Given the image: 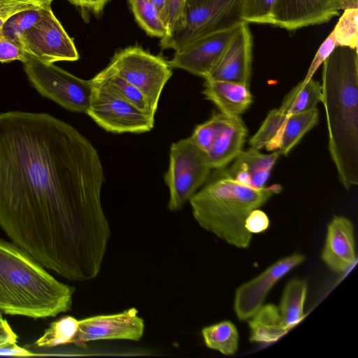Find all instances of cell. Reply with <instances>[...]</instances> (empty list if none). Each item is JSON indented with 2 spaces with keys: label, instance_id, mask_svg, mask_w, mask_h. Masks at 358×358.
I'll list each match as a JSON object with an SVG mask.
<instances>
[{
  "label": "cell",
  "instance_id": "cell-2",
  "mask_svg": "<svg viewBox=\"0 0 358 358\" xmlns=\"http://www.w3.org/2000/svg\"><path fill=\"white\" fill-rule=\"evenodd\" d=\"M322 64L321 103L329 152L341 183L349 191L358 185L357 48L336 46Z\"/></svg>",
  "mask_w": 358,
  "mask_h": 358
},
{
  "label": "cell",
  "instance_id": "cell-44",
  "mask_svg": "<svg viewBox=\"0 0 358 358\" xmlns=\"http://www.w3.org/2000/svg\"><path fill=\"white\" fill-rule=\"evenodd\" d=\"M15 0H0V6H3L4 4L10 3L12 1H14ZM39 2H42L44 3L51 4L53 0H35Z\"/></svg>",
  "mask_w": 358,
  "mask_h": 358
},
{
  "label": "cell",
  "instance_id": "cell-18",
  "mask_svg": "<svg viewBox=\"0 0 358 358\" xmlns=\"http://www.w3.org/2000/svg\"><path fill=\"white\" fill-rule=\"evenodd\" d=\"M203 94L212 101L220 113L228 117L240 116L252 103V95L243 84L215 80H205Z\"/></svg>",
  "mask_w": 358,
  "mask_h": 358
},
{
  "label": "cell",
  "instance_id": "cell-30",
  "mask_svg": "<svg viewBox=\"0 0 358 358\" xmlns=\"http://www.w3.org/2000/svg\"><path fill=\"white\" fill-rule=\"evenodd\" d=\"M227 118L221 113L213 114L210 119L196 127L191 138L200 149L206 152L222 131Z\"/></svg>",
  "mask_w": 358,
  "mask_h": 358
},
{
  "label": "cell",
  "instance_id": "cell-22",
  "mask_svg": "<svg viewBox=\"0 0 358 358\" xmlns=\"http://www.w3.org/2000/svg\"><path fill=\"white\" fill-rule=\"evenodd\" d=\"M322 101L321 83L313 78L306 83L302 80L284 97L279 109L289 115L313 110Z\"/></svg>",
  "mask_w": 358,
  "mask_h": 358
},
{
  "label": "cell",
  "instance_id": "cell-37",
  "mask_svg": "<svg viewBox=\"0 0 358 358\" xmlns=\"http://www.w3.org/2000/svg\"><path fill=\"white\" fill-rule=\"evenodd\" d=\"M270 225L267 215L259 208L250 213L245 222V227L250 234L265 231Z\"/></svg>",
  "mask_w": 358,
  "mask_h": 358
},
{
  "label": "cell",
  "instance_id": "cell-39",
  "mask_svg": "<svg viewBox=\"0 0 358 358\" xmlns=\"http://www.w3.org/2000/svg\"><path fill=\"white\" fill-rule=\"evenodd\" d=\"M36 355L17 345V343H6L0 345V356L29 357Z\"/></svg>",
  "mask_w": 358,
  "mask_h": 358
},
{
  "label": "cell",
  "instance_id": "cell-15",
  "mask_svg": "<svg viewBox=\"0 0 358 358\" xmlns=\"http://www.w3.org/2000/svg\"><path fill=\"white\" fill-rule=\"evenodd\" d=\"M341 0H275L272 24L294 31L338 15Z\"/></svg>",
  "mask_w": 358,
  "mask_h": 358
},
{
  "label": "cell",
  "instance_id": "cell-28",
  "mask_svg": "<svg viewBox=\"0 0 358 358\" xmlns=\"http://www.w3.org/2000/svg\"><path fill=\"white\" fill-rule=\"evenodd\" d=\"M287 116L279 108L271 110L258 130L250 138V148L257 150L264 148L266 150L270 151Z\"/></svg>",
  "mask_w": 358,
  "mask_h": 358
},
{
  "label": "cell",
  "instance_id": "cell-43",
  "mask_svg": "<svg viewBox=\"0 0 358 358\" xmlns=\"http://www.w3.org/2000/svg\"><path fill=\"white\" fill-rule=\"evenodd\" d=\"M212 1L213 0H186V8L203 5Z\"/></svg>",
  "mask_w": 358,
  "mask_h": 358
},
{
  "label": "cell",
  "instance_id": "cell-1",
  "mask_svg": "<svg viewBox=\"0 0 358 358\" xmlns=\"http://www.w3.org/2000/svg\"><path fill=\"white\" fill-rule=\"evenodd\" d=\"M104 180L96 150L73 126L47 113H0V227L68 280L100 272L110 235Z\"/></svg>",
  "mask_w": 358,
  "mask_h": 358
},
{
  "label": "cell",
  "instance_id": "cell-12",
  "mask_svg": "<svg viewBox=\"0 0 358 358\" xmlns=\"http://www.w3.org/2000/svg\"><path fill=\"white\" fill-rule=\"evenodd\" d=\"M239 24L203 36L176 50L168 62L170 66L206 79Z\"/></svg>",
  "mask_w": 358,
  "mask_h": 358
},
{
  "label": "cell",
  "instance_id": "cell-6",
  "mask_svg": "<svg viewBox=\"0 0 358 358\" xmlns=\"http://www.w3.org/2000/svg\"><path fill=\"white\" fill-rule=\"evenodd\" d=\"M23 64L29 83L43 96L66 110L87 113L93 93L91 80L81 79L53 63L30 57Z\"/></svg>",
  "mask_w": 358,
  "mask_h": 358
},
{
  "label": "cell",
  "instance_id": "cell-32",
  "mask_svg": "<svg viewBox=\"0 0 358 358\" xmlns=\"http://www.w3.org/2000/svg\"><path fill=\"white\" fill-rule=\"evenodd\" d=\"M275 0H241V13L246 23L271 24Z\"/></svg>",
  "mask_w": 358,
  "mask_h": 358
},
{
  "label": "cell",
  "instance_id": "cell-42",
  "mask_svg": "<svg viewBox=\"0 0 358 358\" xmlns=\"http://www.w3.org/2000/svg\"><path fill=\"white\" fill-rule=\"evenodd\" d=\"M340 9H358V0H341Z\"/></svg>",
  "mask_w": 358,
  "mask_h": 358
},
{
  "label": "cell",
  "instance_id": "cell-19",
  "mask_svg": "<svg viewBox=\"0 0 358 358\" xmlns=\"http://www.w3.org/2000/svg\"><path fill=\"white\" fill-rule=\"evenodd\" d=\"M248 130L240 116L227 118L220 135L206 152L212 169L220 170L243 150Z\"/></svg>",
  "mask_w": 358,
  "mask_h": 358
},
{
  "label": "cell",
  "instance_id": "cell-5",
  "mask_svg": "<svg viewBox=\"0 0 358 358\" xmlns=\"http://www.w3.org/2000/svg\"><path fill=\"white\" fill-rule=\"evenodd\" d=\"M210 168L206 153L191 137L172 143L164 181L169 190L168 208L176 211L209 179Z\"/></svg>",
  "mask_w": 358,
  "mask_h": 358
},
{
  "label": "cell",
  "instance_id": "cell-45",
  "mask_svg": "<svg viewBox=\"0 0 358 358\" xmlns=\"http://www.w3.org/2000/svg\"><path fill=\"white\" fill-rule=\"evenodd\" d=\"M6 320L3 319V316H2V313H1V311L0 310V321H5Z\"/></svg>",
  "mask_w": 358,
  "mask_h": 358
},
{
  "label": "cell",
  "instance_id": "cell-24",
  "mask_svg": "<svg viewBox=\"0 0 358 358\" xmlns=\"http://www.w3.org/2000/svg\"><path fill=\"white\" fill-rule=\"evenodd\" d=\"M202 336L205 345L224 355L236 354L238 348V333L236 326L224 320L203 328Z\"/></svg>",
  "mask_w": 358,
  "mask_h": 358
},
{
  "label": "cell",
  "instance_id": "cell-35",
  "mask_svg": "<svg viewBox=\"0 0 358 358\" xmlns=\"http://www.w3.org/2000/svg\"><path fill=\"white\" fill-rule=\"evenodd\" d=\"M48 5L35 0H15L0 6V31L6 22L14 14L29 9H38Z\"/></svg>",
  "mask_w": 358,
  "mask_h": 358
},
{
  "label": "cell",
  "instance_id": "cell-13",
  "mask_svg": "<svg viewBox=\"0 0 358 358\" xmlns=\"http://www.w3.org/2000/svg\"><path fill=\"white\" fill-rule=\"evenodd\" d=\"M304 257L293 254L283 257L268 267L260 275L241 285L236 291L234 309L242 321L249 320L261 308L272 287L294 267L301 264Z\"/></svg>",
  "mask_w": 358,
  "mask_h": 358
},
{
  "label": "cell",
  "instance_id": "cell-21",
  "mask_svg": "<svg viewBox=\"0 0 358 358\" xmlns=\"http://www.w3.org/2000/svg\"><path fill=\"white\" fill-rule=\"evenodd\" d=\"M250 341L270 343L278 341L289 329L285 327L278 308L273 304L262 306L250 318Z\"/></svg>",
  "mask_w": 358,
  "mask_h": 358
},
{
  "label": "cell",
  "instance_id": "cell-33",
  "mask_svg": "<svg viewBox=\"0 0 358 358\" xmlns=\"http://www.w3.org/2000/svg\"><path fill=\"white\" fill-rule=\"evenodd\" d=\"M186 10V0H166L164 22L169 35L181 27Z\"/></svg>",
  "mask_w": 358,
  "mask_h": 358
},
{
  "label": "cell",
  "instance_id": "cell-26",
  "mask_svg": "<svg viewBox=\"0 0 358 358\" xmlns=\"http://www.w3.org/2000/svg\"><path fill=\"white\" fill-rule=\"evenodd\" d=\"M78 322L72 316H64L52 322L41 338L35 343L38 348H50L60 345L72 343L78 329Z\"/></svg>",
  "mask_w": 358,
  "mask_h": 358
},
{
  "label": "cell",
  "instance_id": "cell-25",
  "mask_svg": "<svg viewBox=\"0 0 358 358\" xmlns=\"http://www.w3.org/2000/svg\"><path fill=\"white\" fill-rule=\"evenodd\" d=\"M128 2L136 22L148 35L161 38L166 36L167 28L150 0H128Z\"/></svg>",
  "mask_w": 358,
  "mask_h": 358
},
{
  "label": "cell",
  "instance_id": "cell-38",
  "mask_svg": "<svg viewBox=\"0 0 358 358\" xmlns=\"http://www.w3.org/2000/svg\"><path fill=\"white\" fill-rule=\"evenodd\" d=\"M83 13L99 15L111 0H67Z\"/></svg>",
  "mask_w": 358,
  "mask_h": 358
},
{
  "label": "cell",
  "instance_id": "cell-8",
  "mask_svg": "<svg viewBox=\"0 0 358 358\" xmlns=\"http://www.w3.org/2000/svg\"><path fill=\"white\" fill-rule=\"evenodd\" d=\"M91 80L93 93L87 114L98 125L115 134H140L152 130L154 115L125 99L97 76Z\"/></svg>",
  "mask_w": 358,
  "mask_h": 358
},
{
  "label": "cell",
  "instance_id": "cell-16",
  "mask_svg": "<svg viewBox=\"0 0 358 358\" xmlns=\"http://www.w3.org/2000/svg\"><path fill=\"white\" fill-rule=\"evenodd\" d=\"M322 259L333 271L342 273L357 260L354 228L352 222L343 216H334L327 227Z\"/></svg>",
  "mask_w": 358,
  "mask_h": 358
},
{
  "label": "cell",
  "instance_id": "cell-34",
  "mask_svg": "<svg viewBox=\"0 0 358 358\" xmlns=\"http://www.w3.org/2000/svg\"><path fill=\"white\" fill-rule=\"evenodd\" d=\"M29 55L18 41L13 40L0 32V62L7 63L19 60L27 61Z\"/></svg>",
  "mask_w": 358,
  "mask_h": 358
},
{
  "label": "cell",
  "instance_id": "cell-10",
  "mask_svg": "<svg viewBox=\"0 0 358 358\" xmlns=\"http://www.w3.org/2000/svg\"><path fill=\"white\" fill-rule=\"evenodd\" d=\"M20 43L29 57L44 63L76 61L79 54L72 38L55 15L51 4L22 36Z\"/></svg>",
  "mask_w": 358,
  "mask_h": 358
},
{
  "label": "cell",
  "instance_id": "cell-23",
  "mask_svg": "<svg viewBox=\"0 0 358 358\" xmlns=\"http://www.w3.org/2000/svg\"><path fill=\"white\" fill-rule=\"evenodd\" d=\"M307 291V282L303 280L292 279L285 286L278 310L284 324L289 329L303 317Z\"/></svg>",
  "mask_w": 358,
  "mask_h": 358
},
{
  "label": "cell",
  "instance_id": "cell-9",
  "mask_svg": "<svg viewBox=\"0 0 358 358\" xmlns=\"http://www.w3.org/2000/svg\"><path fill=\"white\" fill-rule=\"evenodd\" d=\"M241 0H213L186 8L180 28L161 38L162 49H181L193 41L210 33L241 23Z\"/></svg>",
  "mask_w": 358,
  "mask_h": 358
},
{
  "label": "cell",
  "instance_id": "cell-17",
  "mask_svg": "<svg viewBox=\"0 0 358 358\" xmlns=\"http://www.w3.org/2000/svg\"><path fill=\"white\" fill-rule=\"evenodd\" d=\"M280 153L278 150L264 154L252 148L242 150L225 171L236 181L254 188H262Z\"/></svg>",
  "mask_w": 358,
  "mask_h": 358
},
{
  "label": "cell",
  "instance_id": "cell-11",
  "mask_svg": "<svg viewBox=\"0 0 358 358\" xmlns=\"http://www.w3.org/2000/svg\"><path fill=\"white\" fill-rule=\"evenodd\" d=\"M144 320L135 308L121 313L99 315L79 320L72 343L81 344L101 340L138 341L143 336Z\"/></svg>",
  "mask_w": 358,
  "mask_h": 358
},
{
  "label": "cell",
  "instance_id": "cell-40",
  "mask_svg": "<svg viewBox=\"0 0 358 358\" xmlns=\"http://www.w3.org/2000/svg\"><path fill=\"white\" fill-rule=\"evenodd\" d=\"M17 336L12 330L6 320L0 321V345L6 343H17Z\"/></svg>",
  "mask_w": 358,
  "mask_h": 358
},
{
  "label": "cell",
  "instance_id": "cell-36",
  "mask_svg": "<svg viewBox=\"0 0 358 358\" xmlns=\"http://www.w3.org/2000/svg\"><path fill=\"white\" fill-rule=\"evenodd\" d=\"M336 44L333 35L331 32L329 36L322 43L319 48L316 55H315L310 66L307 71V73L302 80L303 83H306L313 78V76L318 69V67L324 62V61L329 57L334 49L336 48Z\"/></svg>",
  "mask_w": 358,
  "mask_h": 358
},
{
  "label": "cell",
  "instance_id": "cell-20",
  "mask_svg": "<svg viewBox=\"0 0 358 358\" xmlns=\"http://www.w3.org/2000/svg\"><path fill=\"white\" fill-rule=\"evenodd\" d=\"M319 121V110H313L289 115L281 127L270 151L278 150L280 155H287L303 136Z\"/></svg>",
  "mask_w": 358,
  "mask_h": 358
},
{
  "label": "cell",
  "instance_id": "cell-31",
  "mask_svg": "<svg viewBox=\"0 0 358 358\" xmlns=\"http://www.w3.org/2000/svg\"><path fill=\"white\" fill-rule=\"evenodd\" d=\"M43 7L25 10L14 14L6 22L0 32L20 43L23 34L41 18Z\"/></svg>",
  "mask_w": 358,
  "mask_h": 358
},
{
  "label": "cell",
  "instance_id": "cell-4",
  "mask_svg": "<svg viewBox=\"0 0 358 358\" xmlns=\"http://www.w3.org/2000/svg\"><path fill=\"white\" fill-rule=\"evenodd\" d=\"M281 190L278 184L251 187L222 171L208 180L189 203L195 220L203 229L233 246L247 248L252 240V234L245 227L247 217Z\"/></svg>",
  "mask_w": 358,
  "mask_h": 358
},
{
  "label": "cell",
  "instance_id": "cell-7",
  "mask_svg": "<svg viewBox=\"0 0 358 358\" xmlns=\"http://www.w3.org/2000/svg\"><path fill=\"white\" fill-rule=\"evenodd\" d=\"M106 68L138 88L156 113L162 92L172 76L167 61L140 46H129L115 52Z\"/></svg>",
  "mask_w": 358,
  "mask_h": 358
},
{
  "label": "cell",
  "instance_id": "cell-3",
  "mask_svg": "<svg viewBox=\"0 0 358 358\" xmlns=\"http://www.w3.org/2000/svg\"><path fill=\"white\" fill-rule=\"evenodd\" d=\"M27 252L0 239V310L34 319L71 310L75 288L56 280Z\"/></svg>",
  "mask_w": 358,
  "mask_h": 358
},
{
  "label": "cell",
  "instance_id": "cell-41",
  "mask_svg": "<svg viewBox=\"0 0 358 358\" xmlns=\"http://www.w3.org/2000/svg\"><path fill=\"white\" fill-rule=\"evenodd\" d=\"M158 10L162 19L164 21V17L166 10V0H150Z\"/></svg>",
  "mask_w": 358,
  "mask_h": 358
},
{
  "label": "cell",
  "instance_id": "cell-27",
  "mask_svg": "<svg viewBox=\"0 0 358 358\" xmlns=\"http://www.w3.org/2000/svg\"><path fill=\"white\" fill-rule=\"evenodd\" d=\"M125 99L134 104L141 110L154 115L155 113L144 94L136 87L115 74L106 67L96 75Z\"/></svg>",
  "mask_w": 358,
  "mask_h": 358
},
{
  "label": "cell",
  "instance_id": "cell-14",
  "mask_svg": "<svg viewBox=\"0 0 358 358\" xmlns=\"http://www.w3.org/2000/svg\"><path fill=\"white\" fill-rule=\"evenodd\" d=\"M252 34L242 22L227 43L216 65L205 79L229 81L250 86L252 73Z\"/></svg>",
  "mask_w": 358,
  "mask_h": 358
},
{
  "label": "cell",
  "instance_id": "cell-29",
  "mask_svg": "<svg viewBox=\"0 0 358 358\" xmlns=\"http://www.w3.org/2000/svg\"><path fill=\"white\" fill-rule=\"evenodd\" d=\"M358 9H345L333 33L336 46L357 48L358 41Z\"/></svg>",
  "mask_w": 358,
  "mask_h": 358
}]
</instances>
